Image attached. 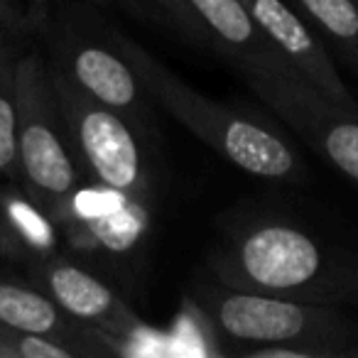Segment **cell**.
Here are the masks:
<instances>
[{
  "label": "cell",
  "mask_w": 358,
  "mask_h": 358,
  "mask_svg": "<svg viewBox=\"0 0 358 358\" xmlns=\"http://www.w3.org/2000/svg\"><path fill=\"white\" fill-rule=\"evenodd\" d=\"M35 282L55 299L62 312L108 338L118 353H123V341H133L135 334L148 331L128 299L120 297L113 285L86 265L50 255L37 263Z\"/></svg>",
  "instance_id": "9c48e42d"
},
{
  "label": "cell",
  "mask_w": 358,
  "mask_h": 358,
  "mask_svg": "<svg viewBox=\"0 0 358 358\" xmlns=\"http://www.w3.org/2000/svg\"><path fill=\"white\" fill-rule=\"evenodd\" d=\"M238 74L282 123L358 185V110L327 99L289 69H238Z\"/></svg>",
  "instance_id": "8992f818"
},
{
  "label": "cell",
  "mask_w": 358,
  "mask_h": 358,
  "mask_svg": "<svg viewBox=\"0 0 358 358\" xmlns=\"http://www.w3.org/2000/svg\"><path fill=\"white\" fill-rule=\"evenodd\" d=\"M152 204L84 179L57 219V229L84 253L123 270L145 258L152 234Z\"/></svg>",
  "instance_id": "52a82bcc"
},
{
  "label": "cell",
  "mask_w": 358,
  "mask_h": 358,
  "mask_svg": "<svg viewBox=\"0 0 358 358\" xmlns=\"http://www.w3.org/2000/svg\"><path fill=\"white\" fill-rule=\"evenodd\" d=\"M50 74L84 177L155 206L157 145L118 110L81 94L57 66L50 64Z\"/></svg>",
  "instance_id": "5b68a950"
},
{
  "label": "cell",
  "mask_w": 358,
  "mask_h": 358,
  "mask_svg": "<svg viewBox=\"0 0 358 358\" xmlns=\"http://www.w3.org/2000/svg\"><path fill=\"white\" fill-rule=\"evenodd\" d=\"M0 17H8V20L22 22L20 10H17L15 0H0Z\"/></svg>",
  "instance_id": "ac0fdd59"
},
{
  "label": "cell",
  "mask_w": 358,
  "mask_h": 358,
  "mask_svg": "<svg viewBox=\"0 0 358 358\" xmlns=\"http://www.w3.org/2000/svg\"><path fill=\"white\" fill-rule=\"evenodd\" d=\"M89 3H96V6H113V3H125V6H130L128 0H89Z\"/></svg>",
  "instance_id": "44dd1931"
},
{
  "label": "cell",
  "mask_w": 358,
  "mask_h": 358,
  "mask_svg": "<svg viewBox=\"0 0 358 358\" xmlns=\"http://www.w3.org/2000/svg\"><path fill=\"white\" fill-rule=\"evenodd\" d=\"M324 45L358 71V0H289Z\"/></svg>",
  "instance_id": "4fadbf2b"
},
{
  "label": "cell",
  "mask_w": 358,
  "mask_h": 358,
  "mask_svg": "<svg viewBox=\"0 0 358 358\" xmlns=\"http://www.w3.org/2000/svg\"><path fill=\"white\" fill-rule=\"evenodd\" d=\"M133 8H140L145 15H150L152 20L162 22L164 27L174 30L179 37L194 42V45L206 47L204 35L199 32L196 22L192 20V15L187 13L182 0H128Z\"/></svg>",
  "instance_id": "9a60e30c"
},
{
  "label": "cell",
  "mask_w": 358,
  "mask_h": 358,
  "mask_svg": "<svg viewBox=\"0 0 358 358\" xmlns=\"http://www.w3.org/2000/svg\"><path fill=\"white\" fill-rule=\"evenodd\" d=\"M204 273L236 289L358 307V250L268 209L226 216Z\"/></svg>",
  "instance_id": "6da1fadb"
},
{
  "label": "cell",
  "mask_w": 358,
  "mask_h": 358,
  "mask_svg": "<svg viewBox=\"0 0 358 358\" xmlns=\"http://www.w3.org/2000/svg\"><path fill=\"white\" fill-rule=\"evenodd\" d=\"M55 52L52 66H57L81 94L118 110L155 145L159 143L150 103L152 99L113 40L99 42L74 30H64L55 37Z\"/></svg>",
  "instance_id": "ba28073f"
},
{
  "label": "cell",
  "mask_w": 358,
  "mask_h": 358,
  "mask_svg": "<svg viewBox=\"0 0 358 358\" xmlns=\"http://www.w3.org/2000/svg\"><path fill=\"white\" fill-rule=\"evenodd\" d=\"M110 40L130 62L150 99L226 162L282 185H302L309 177L294 145L273 123L204 96L123 32H110Z\"/></svg>",
  "instance_id": "7a4b0ae2"
},
{
  "label": "cell",
  "mask_w": 358,
  "mask_h": 358,
  "mask_svg": "<svg viewBox=\"0 0 358 358\" xmlns=\"http://www.w3.org/2000/svg\"><path fill=\"white\" fill-rule=\"evenodd\" d=\"M0 177H17V94L10 50L0 55Z\"/></svg>",
  "instance_id": "5bb4252c"
},
{
  "label": "cell",
  "mask_w": 358,
  "mask_h": 358,
  "mask_svg": "<svg viewBox=\"0 0 358 358\" xmlns=\"http://www.w3.org/2000/svg\"><path fill=\"white\" fill-rule=\"evenodd\" d=\"M0 329L15 334H42L66 341L81 358L118 356V348L99 331L64 314L40 287L0 280Z\"/></svg>",
  "instance_id": "8fae6325"
},
{
  "label": "cell",
  "mask_w": 358,
  "mask_h": 358,
  "mask_svg": "<svg viewBox=\"0 0 358 358\" xmlns=\"http://www.w3.org/2000/svg\"><path fill=\"white\" fill-rule=\"evenodd\" d=\"M353 358H358V346H356V348H353Z\"/></svg>",
  "instance_id": "7402d4cb"
},
{
  "label": "cell",
  "mask_w": 358,
  "mask_h": 358,
  "mask_svg": "<svg viewBox=\"0 0 358 358\" xmlns=\"http://www.w3.org/2000/svg\"><path fill=\"white\" fill-rule=\"evenodd\" d=\"M206 47L236 69H289L241 0H182ZM292 71V69H289Z\"/></svg>",
  "instance_id": "7c38bea8"
},
{
  "label": "cell",
  "mask_w": 358,
  "mask_h": 358,
  "mask_svg": "<svg viewBox=\"0 0 358 358\" xmlns=\"http://www.w3.org/2000/svg\"><path fill=\"white\" fill-rule=\"evenodd\" d=\"M15 94L17 177L32 204L57 224L69 196L86 177L66 133L50 64L37 52L15 59Z\"/></svg>",
  "instance_id": "277c9868"
},
{
  "label": "cell",
  "mask_w": 358,
  "mask_h": 358,
  "mask_svg": "<svg viewBox=\"0 0 358 358\" xmlns=\"http://www.w3.org/2000/svg\"><path fill=\"white\" fill-rule=\"evenodd\" d=\"M0 358H15V351L10 346V338H8V331L0 329Z\"/></svg>",
  "instance_id": "d6986e66"
},
{
  "label": "cell",
  "mask_w": 358,
  "mask_h": 358,
  "mask_svg": "<svg viewBox=\"0 0 358 358\" xmlns=\"http://www.w3.org/2000/svg\"><path fill=\"white\" fill-rule=\"evenodd\" d=\"M22 27V22H15V20H8V17H0V55L3 52L10 50V45H8V40H10L13 32H17Z\"/></svg>",
  "instance_id": "e0dca14e"
},
{
  "label": "cell",
  "mask_w": 358,
  "mask_h": 358,
  "mask_svg": "<svg viewBox=\"0 0 358 358\" xmlns=\"http://www.w3.org/2000/svg\"><path fill=\"white\" fill-rule=\"evenodd\" d=\"M8 338H10L15 358H81V353L71 343L59 341L55 336L8 331Z\"/></svg>",
  "instance_id": "2e32d148"
},
{
  "label": "cell",
  "mask_w": 358,
  "mask_h": 358,
  "mask_svg": "<svg viewBox=\"0 0 358 358\" xmlns=\"http://www.w3.org/2000/svg\"><path fill=\"white\" fill-rule=\"evenodd\" d=\"M253 15L255 25L263 30L285 64L302 81L324 94L327 99L358 110V101L346 89L331 50L324 45L312 22L289 3V0H241Z\"/></svg>",
  "instance_id": "30bf717a"
},
{
  "label": "cell",
  "mask_w": 358,
  "mask_h": 358,
  "mask_svg": "<svg viewBox=\"0 0 358 358\" xmlns=\"http://www.w3.org/2000/svg\"><path fill=\"white\" fill-rule=\"evenodd\" d=\"M187 302L216 334L238 343L236 348L307 341L334 346L341 358H353V348L358 346V322L334 304L236 289L209 273L192 280Z\"/></svg>",
  "instance_id": "3957f363"
},
{
  "label": "cell",
  "mask_w": 358,
  "mask_h": 358,
  "mask_svg": "<svg viewBox=\"0 0 358 358\" xmlns=\"http://www.w3.org/2000/svg\"><path fill=\"white\" fill-rule=\"evenodd\" d=\"M8 241H10V236H8V224L3 221V216H0V255L8 248Z\"/></svg>",
  "instance_id": "ffe728a7"
}]
</instances>
